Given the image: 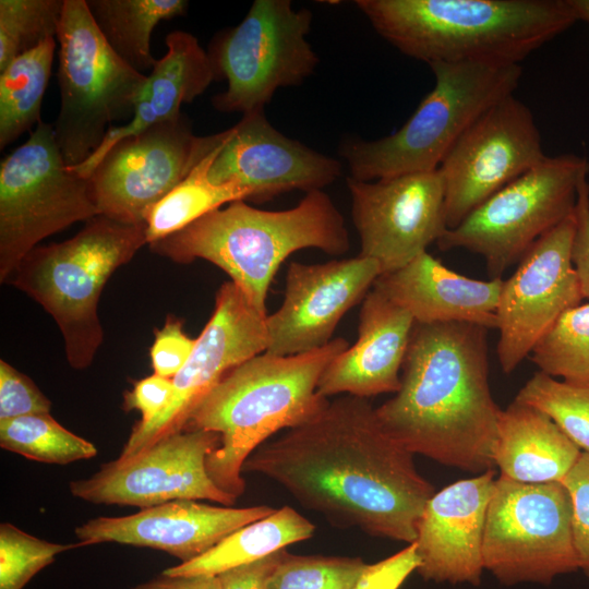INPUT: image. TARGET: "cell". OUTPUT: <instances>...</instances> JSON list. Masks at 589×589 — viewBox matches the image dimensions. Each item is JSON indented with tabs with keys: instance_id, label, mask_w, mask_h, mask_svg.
Instances as JSON below:
<instances>
[{
	"instance_id": "12",
	"label": "cell",
	"mask_w": 589,
	"mask_h": 589,
	"mask_svg": "<svg viewBox=\"0 0 589 589\" xmlns=\"http://www.w3.org/2000/svg\"><path fill=\"white\" fill-rule=\"evenodd\" d=\"M483 564L505 586L550 585L579 569L572 503L562 482L496 478L486 513Z\"/></svg>"
},
{
	"instance_id": "18",
	"label": "cell",
	"mask_w": 589,
	"mask_h": 589,
	"mask_svg": "<svg viewBox=\"0 0 589 589\" xmlns=\"http://www.w3.org/2000/svg\"><path fill=\"white\" fill-rule=\"evenodd\" d=\"M575 215L540 237L503 280L498 305L497 356L504 373L513 372L566 310L582 301L572 261Z\"/></svg>"
},
{
	"instance_id": "29",
	"label": "cell",
	"mask_w": 589,
	"mask_h": 589,
	"mask_svg": "<svg viewBox=\"0 0 589 589\" xmlns=\"http://www.w3.org/2000/svg\"><path fill=\"white\" fill-rule=\"evenodd\" d=\"M56 37L19 56L0 71V148L3 149L40 120L49 83Z\"/></svg>"
},
{
	"instance_id": "36",
	"label": "cell",
	"mask_w": 589,
	"mask_h": 589,
	"mask_svg": "<svg viewBox=\"0 0 589 589\" xmlns=\"http://www.w3.org/2000/svg\"><path fill=\"white\" fill-rule=\"evenodd\" d=\"M80 548L60 544L26 533L10 522L0 525V589H23L56 556Z\"/></svg>"
},
{
	"instance_id": "16",
	"label": "cell",
	"mask_w": 589,
	"mask_h": 589,
	"mask_svg": "<svg viewBox=\"0 0 589 589\" xmlns=\"http://www.w3.org/2000/svg\"><path fill=\"white\" fill-rule=\"evenodd\" d=\"M266 316L230 280L215 294L213 313L192 353L172 378L169 406L156 420L133 430L119 457L128 458L185 430L190 414L221 377L267 348Z\"/></svg>"
},
{
	"instance_id": "37",
	"label": "cell",
	"mask_w": 589,
	"mask_h": 589,
	"mask_svg": "<svg viewBox=\"0 0 589 589\" xmlns=\"http://www.w3.org/2000/svg\"><path fill=\"white\" fill-rule=\"evenodd\" d=\"M572 503V526L578 567L589 578V453L581 452L562 480Z\"/></svg>"
},
{
	"instance_id": "28",
	"label": "cell",
	"mask_w": 589,
	"mask_h": 589,
	"mask_svg": "<svg viewBox=\"0 0 589 589\" xmlns=\"http://www.w3.org/2000/svg\"><path fill=\"white\" fill-rule=\"evenodd\" d=\"M96 25L110 47L133 69L152 71L155 26L185 14V0H86Z\"/></svg>"
},
{
	"instance_id": "9",
	"label": "cell",
	"mask_w": 589,
	"mask_h": 589,
	"mask_svg": "<svg viewBox=\"0 0 589 589\" xmlns=\"http://www.w3.org/2000/svg\"><path fill=\"white\" fill-rule=\"evenodd\" d=\"M588 172L586 158L546 156L447 229L436 243L442 251L461 248L480 254L491 278H502L540 237L574 214Z\"/></svg>"
},
{
	"instance_id": "22",
	"label": "cell",
	"mask_w": 589,
	"mask_h": 589,
	"mask_svg": "<svg viewBox=\"0 0 589 589\" xmlns=\"http://www.w3.org/2000/svg\"><path fill=\"white\" fill-rule=\"evenodd\" d=\"M494 469L454 482L435 492L417 524L413 542L425 580L453 585L481 584L486 513Z\"/></svg>"
},
{
	"instance_id": "3",
	"label": "cell",
	"mask_w": 589,
	"mask_h": 589,
	"mask_svg": "<svg viewBox=\"0 0 589 589\" xmlns=\"http://www.w3.org/2000/svg\"><path fill=\"white\" fill-rule=\"evenodd\" d=\"M373 28L426 62L518 63L578 21L570 0H357Z\"/></svg>"
},
{
	"instance_id": "30",
	"label": "cell",
	"mask_w": 589,
	"mask_h": 589,
	"mask_svg": "<svg viewBox=\"0 0 589 589\" xmlns=\"http://www.w3.org/2000/svg\"><path fill=\"white\" fill-rule=\"evenodd\" d=\"M220 132L213 149L189 175L145 216L147 244L161 240L189 226L207 213L235 201H248L250 193L236 183L214 184L208 170L216 155Z\"/></svg>"
},
{
	"instance_id": "27",
	"label": "cell",
	"mask_w": 589,
	"mask_h": 589,
	"mask_svg": "<svg viewBox=\"0 0 589 589\" xmlns=\"http://www.w3.org/2000/svg\"><path fill=\"white\" fill-rule=\"evenodd\" d=\"M315 526L290 506L233 531L204 554L163 572L167 576L218 574L261 560L314 534Z\"/></svg>"
},
{
	"instance_id": "40",
	"label": "cell",
	"mask_w": 589,
	"mask_h": 589,
	"mask_svg": "<svg viewBox=\"0 0 589 589\" xmlns=\"http://www.w3.org/2000/svg\"><path fill=\"white\" fill-rule=\"evenodd\" d=\"M420 560L414 543L374 564H365L352 589H399L417 572Z\"/></svg>"
},
{
	"instance_id": "41",
	"label": "cell",
	"mask_w": 589,
	"mask_h": 589,
	"mask_svg": "<svg viewBox=\"0 0 589 589\" xmlns=\"http://www.w3.org/2000/svg\"><path fill=\"white\" fill-rule=\"evenodd\" d=\"M172 378L152 374L136 381L133 388L124 394L123 408L136 409L141 420L135 426H145L164 413L172 397Z\"/></svg>"
},
{
	"instance_id": "19",
	"label": "cell",
	"mask_w": 589,
	"mask_h": 589,
	"mask_svg": "<svg viewBox=\"0 0 589 589\" xmlns=\"http://www.w3.org/2000/svg\"><path fill=\"white\" fill-rule=\"evenodd\" d=\"M341 175L340 163L276 130L264 110L242 116L220 132L208 170L212 183H236L248 190V201L264 203L294 191L322 190Z\"/></svg>"
},
{
	"instance_id": "1",
	"label": "cell",
	"mask_w": 589,
	"mask_h": 589,
	"mask_svg": "<svg viewBox=\"0 0 589 589\" xmlns=\"http://www.w3.org/2000/svg\"><path fill=\"white\" fill-rule=\"evenodd\" d=\"M243 472L264 476L304 507L370 536L413 543L434 486L381 425L369 398L339 395L259 446Z\"/></svg>"
},
{
	"instance_id": "38",
	"label": "cell",
	"mask_w": 589,
	"mask_h": 589,
	"mask_svg": "<svg viewBox=\"0 0 589 589\" xmlns=\"http://www.w3.org/2000/svg\"><path fill=\"white\" fill-rule=\"evenodd\" d=\"M51 402L25 374L0 360V421L50 413Z\"/></svg>"
},
{
	"instance_id": "45",
	"label": "cell",
	"mask_w": 589,
	"mask_h": 589,
	"mask_svg": "<svg viewBox=\"0 0 589 589\" xmlns=\"http://www.w3.org/2000/svg\"><path fill=\"white\" fill-rule=\"evenodd\" d=\"M575 9L578 21L589 24V0H570Z\"/></svg>"
},
{
	"instance_id": "5",
	"label": "cell",
	"mask_w": 589,
	"mask_h": 589,
	"mask_svg": "<svg viewBox=\"0 0 589 589\" xmlns=\"http://www.w3.org/2000/svg\"><path fill=\"white\" fill-rule=\"evenodd\" d=\"M148 245L177 263L211 262L267 315L271 283L290 254L314 248L342 255L350 239L341 213L325 192L316 190L285 211H265L235 201Z\"/></svg>"
},
{
	"instance_id": "2",
	"label": "cell",
	"mask_w": 589,
	"mask_h": 589,
	"mask_svg": "<svg viewBox=\"0 0 589 589\" xmlns=\"http://www.w3.org/2000/svg\"><path fill=\"white\" fill-rule=\"evenodd\" d=\"M486 332L414 322L400 387L376 407L383 429L411 454L477 474L494 469L502 409L489 383Z\"/></svg>"
},
{
	"instance_id": "26",
	"label": "cell",
	"mask_w": 589,
	"mask_h": 589,
	"mask_svg": "<svg viewBox=\"0 0 589 589\" xmlns=\"http://www.w3.org/2000/svg\"><path fill=\"white\" fill-rule=\"evenodd\" d=\"M580 454L541 410L516 398L502 410L493 450L500 477L529 484L562 482Z\"/></svg>"
},
{
	"instance_id": "13",
	"label": "cell",
	"mask_w": 589,
	"mask_h": 589,
	"mask_svg": "<svg viewBox=\"0 0 589 589\" xmlns=\"http://www.w3.org/2000/svg\"><path fill=\"white\" fill-rule=\"evenodd\" d=\"M215 143L216 134L194 135L183 115L120 140L87 178L99 215L145 225L147 212L189 175Z\"/></svg>"
},
{
	"instance_id": "11",
	"label": "cell",
	"mask_w": 589,
	"mask_h": 589,
	"mask_svg": "<svg viewBox=\"0 0 589 589\" xmlns=\"http://www.w3.org/2000/svg\"><path fill=\"white\" fill-rule=\"evenodd\" d=\"M97 215L88 179L70 169L53 124L40 121L0 165V281L39 241Z\"/></svg>"
},
{
	"instance_id": "4",
	"label": "cell",
	"mask_w": 589,
	"mask_h": 589,
	"mask_svg": "<svg viewBox=\"0 0 589 589\" xmlns=\"http://www.w3.org/2000/svg\"><path fill=\"white\" fill-rule=\"evenodd\" d=\"M349 342L333 338L312 351L256 354L227 372L200 400L185 430L219 434L206 459L211 480L236 500L245 490L242 468L248 457L273 434L294 428L320 411L329 398L317 392L327 365Z\"/></svg>"
},
{
	"instance_id": "25",
	"label": "cell",
	"mask_w": 589,
	"mask_h": 589,
	"mask_svg": "<svg viewBox=\"0 0 589 589\" xmlns=\"http://www.w3.org/2000/svg\"><path fill=\"white\" fill-rule=\"evenodd\" d=\"M165 41L167 52L147 75L130 121L109 128L98 148L81 164L70 167L72 171L88 178L117 142L154 124L177 119L182 115L181 105L199 97L216 80L207 51L192 34L173 31Z\"/></svg>"
},
{
	"instance_id": "31",
	"label": "cell",
	"mask_w": 589,
	"mask_h": 589,
	"mask_svg": "<svg viewBox=\"0 0 589 589\" xmlns=\"http://www.w3.org/2000/svg\"><path fill=\"white\" fill-rule=\"evenodd\" d=\"M0 446L25 458L55 465L97 455L92 442L65 429L50 413L0 421Z\"/></svg>"
},
{
	"instance_id": "20",
	"label": "cell",
	"mask_w": 589,
	"mask_h": 589,
	"mask_svg": "<svg viewBox=\"0 0 589 589\" xmlns=\"http://www.w3.org/2000/svg\"><path fill=\"white\" fill-rule=\"evenodd\" d=\"M381 275L376 261L357 255L323 264L291 262L281 305L266 316V352L299 354L326 346L342 316Z\"/></svg>"
},
{
	"instance_id": "8",
	"label": "cell",
	"mask_w": 589,
	"mask_h": 589,
	"mask_svg": "<svg viewBox=\"0 0 589 589\" xmlns=\"http://www.w3.org/2000/svg\"><path fill=\"white\" fill-rule=\"evenodd\" d=\"M56 39L61 104L53 131L72 167L98 148L112 121L133 116L147 75L110 47L86 0H64Z\"/></svg>"
},
{
	"instance_id": "6",
	"label": "cell",
	"mask_w": 589,
	"mask_h": 589,
	"mask_svg": "<svg viewBox=\"0 0 589 589\" xmlns=\"http://www.w3.org/2000/svg\"><path fill=\"white\" fill-rule=\"evenodd\" d=\"M147 244L145 225L104 215L88 219L71 239L34 248L9 276L57 323L69 364L89 366L103 344L98 316L101 291L113 272Z\"/></svg>"
},
{
	"instance_id": "33",
	"label": "cell",
	"mask_w": 589,
	"mask_h": 589,
	"mask_svg": "<svg viewBox=\"0 0 589 589\" xmlns=\"http://www.w3.org/2000/svg\"><path fill=\"white\" fill-rule=\"evenodd\" d=\"M550 417L581 452L589 453V384L537 372L515 397Z\"/></svg>"
},
{
	"instance_id": "10",
	"label": "cell",
	"mask_w": 589,
	"mask_h": 589,
	"mask_svg": "<svg viewBox=\"0 0 589 589\" xmlns=\"http://www.w3.org/2000/svg\"><path fill=\"white\" fill-rule=\"evenodd\" d=\"M312 13L289 0H255L243 20L219 32L208 56L227 88L213 97L215 109L242 115L264 110L280 87L301 84L318 58L306 36Z\"/></svg>"
},
{
	"instance_id": "15",
	"label": "cell",
	"mask_w": 589,
	"mask_h": 589,
	"mask_svg": "<svg viewBox=\"0 0 589 589\" xmlns=\"http://www.w3.org/2000/svg\"><path fill=\"white\" fill-rule=\"evenodd\" d=\"M219 442L215 432L184 430L134 456L103 464L93 476L71 481L70 492L97 505L141 509L178 500L231 506L237 500L223 492L206 470V459Z\"/></svg>"
},
{
	"instance_id": "17",
	"label": "cell",
	"mask_w": 589,
	"mask_h": 589,
	"mask_svg": "<svg viewBox=\"0 0 589 589\" xmlns=\"http://www.w3.org/2000/svg\"><path fill=\"white\" fill-rule=\"evenodd\" d=\"M359 255L395 272L437 242L448 229L445 192L437 170L374 181L347 178Z\"/></svg>"
},
{
	"instance_id": "39",
	"label": "cell",
	"mask_w": 589,
	"mask_h": 589,
	"mask_svg": "<svg viewBox=\"0 0 589 589\" xmlns=\"http://www.w3.org/2000/svg\"><path fill=\"white\" fill-rule=\"evenodd\" d=\"M196 338L183 332L182 321L169 315L164 326L155 330L151 347L154 374L173 378L183 368L195 346Z\"/></svg>"
},
{
	"instance_id": "21",
	"label": "cell",
	"mask_w": 589,
	"mask_h": 589,
	"mask_svg": "<svg viewBox=\"0 0 589 589\" xmlns=\"http://www.w3.org/2000/svg\"><path fill=\"white\" fill-rule=\"evenodd\" d=\"M275 512L267 505L214 506L178 500L122 517H97L75 528L80 546L105 542L165 551L189 562L227 536Z\"/></svg>"
},
{
	"instance_id": "42",
	"label": "cell",
	"mask_w": 589,
	"mask_h": 589,
	"mask_svg": "<svg viewBox=\"0 0 589 589\" xmlns=\"http://www.w3.org/2000/svg\"><path fill=\"white\" fill-rule=\"evenodd\" d=\"M575 232L572 261L584 299H589V183L584 179L578 189L575 207Z\"/></svg>"
},
{
	"instance_id": "7",
	"label": "cell",
	"mask_w": 589,
	"mask_h": 589,
	"mask_svg": "<svg viewBox=\"0 0 589 589\" xmlns=\"http://www.w3.org/2000/svg\"><path fill=\"white\" fill-rule=\"evenodd\" d=\"M434 87L395 133L341 145L351 178L374 181L437 170L459 136L489 108L514 95L518 63H433Z\"/></svg>"
},
{
	"instance_id": "14",
	"label": "cell",
	"mask_w": 589,
	"mask_h": 589,
	"mask_svg": "<svg viewBox=\"0 0 589 589\" xmlns=\"http://www.w3.org/2000/svg\"><path fill=\"white\" fill-rule=\"evenodd\" d=\"M545 158L530 108L514 95L493 105L459 136L437 168L448 229Z\"/></svg>"
},
{
	"instance_id": "35",
	"label": "cell",
	"mask_w": 589,
	"mask_h": 589,
	"mask_svg": "<svg viewBox=\"0 0 589 589\" xmlns=\"http://www.w3.org/2000/svg\"><path fill=\"white\" fill-rule=\"evenodd\" d=\"M365 564L360 557L296 555L285 550L268 589H352Z\"/></svg>"
},
{
	"instance_id": "34",
	"label": "cell",
	"mask_w": 589,
	"mask_h": 589,
	"mask_svg": "<svg viewBox=\"0 0 589 589\" xmlns=\"http://www.w3.org/2000/svg\"><path fill=\"white\" fill-rule=\"evenodd\" d=\"M64 0H0V71L57 36Z\"/></svg>"
},
{
	"instance_id": "32",
	"label": "cell",
	"mask_w": 589,
	"mask_h": 589,
	"mask_svg": "<svg viewBox=\"0 0 589 589\" xmlns=\"http://www.w3.org/2000/svg\"><path fill=\"white\" fill-rule=\"evenodd\" d=\"M539 371L575 384H589V302L562 313L533 346Z\"/></svg>"
},
{
	"instance_id": "43",
	"label": "cell",
	"mask_w": 589,
	"mask_h": 589,
	"mask_svg": "<svg viewBox=\"0 0 589 589\" xmlns=\"http://www.w3.org/2000/svg\"><path fill=\"white\" fill-rule=\"evenodd\" d=\"M285 550L218 574L220 589H268L269 578Z\"/></svg>"
},
{
	"instance_id": "23",
	"label": "cell",
	"mask_w": 589,
	"mask_h": 589,
	"mask_svg": "<svg viewBox=\"0 0 589 589\" xmlns=\"http://www.w3.org/2000/svg\"><path fill=\"white\" fill-rule=\"evenodd\" d=\"M414 320L408 311L372 287L362 300L358 339L324 370L317 385L323 397L369 398L395 394Z\"/></svg>"
},
{
	"instance_id": "24",
	"label": "cell",
	"mask_w": 589,
	"mask_h": 589,
	"mask_svg": "<svg viewBox=\"0 0 589 589\" xmlns=\"http://www.w3.org/2000/svg\"><path fill=\"white\" fill-rule=\"evenodd\" d=\"M502 278L460 275L428 252L404 267L380 275L373 287L410 313L416 323L465 322L497 328Z\"/></svg>"
},
{
	"instance_id": "44",
	"label": "cell",
	"mask_w": 589,
	"mask_h": 589,
	"mask_svg": "<svg viewBox=\"0 0 589 589\" xmlns=\"http://www.w3.org/2000/svg\"><path fill=\"white\" fill-rule=\"evenodd\" d=\"M134 589H220L217 576H167L161 575L155 579L143 582Z\"/></svg>"
}]
</instances>
